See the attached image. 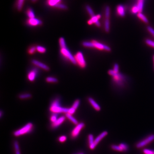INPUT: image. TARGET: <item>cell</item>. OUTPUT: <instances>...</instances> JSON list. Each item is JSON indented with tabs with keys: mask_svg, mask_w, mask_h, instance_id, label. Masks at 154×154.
Masks as SVG:
<instances>
[{
	"mask_svg": "<svg viewBox=\"0 0 154 154\" xmlns=\"http://www.w3.org/2000/svg\"><path fill=\"white\" fill-rule=\"evenodd\" d=\"M32 97V95L30 94H23L19 95V99H30Z\"/></svg>",
	"mask_w": 154,
	"mask_h": 154,
	"instance_id": "28",
	"label": "cell"
},
{
	"mask_svg": "<svg viewBox=\"0 0 154 154\" xmlns=\"http://www.w3.org/2000/svg\"><path fill=\"white\" fill-rule=\"evenodd\" d=\"M143 152L144 154H154V150L144 149L143 150Z\"/></svg>",
	"mask_w": 154,
	"mask_h": 154,
	"instance_id": "38",
	"label": "cell"
},
{
	"mask_svg": "<svg viewBox=\"0 0 154 154\" xmlns=\"http://www.w3.org/2000/svg\"><path fill=\"white\" fill-rule=\"evenodd\" d=\"M107 72L108 75L113 77V82L116 85L119 86L123 85L125 81V77L123 75L119 73H116L113 69L109 70Z\"/></svg>",
	"mask_w": 154,
	"mask_h": 154,
	"instance_id": "4",
	"label": "cell"
},
{
	"mask_svg": "<svg viewBox=\"0 0 154 154\" xmlns=\"http://www.w3.org/2000/svg\"><path fill=\"white\" fill-rule=\"evenodd\" d=\"M131 13L133 14H137L138 13H140L139 9L137 5L134 6L133 7L131 8Z\"/></svg>",
	"mask_w": 154,
	"mask_h": 154,
	"instance_id": "36",
	"label": "cell"
},
{
	"mask_svg": "<svg viewBox=\"0 0 154 154\" xmlns=\"http://www.w3.org/2000/svg\"><path fill=\"white\" fill-rule=\"evenodd\" d=\"M36 51L40 53H45L46 51V49L45 47H43L40 45H38L36 46Z\"/></svg>",
	"mask_w": 154,
	"mask_h": 154,
	"instance_id": "33",
	"label": "cell"
},
{
	"mask_svg": "<svg viewBox=\"0 0 154 154\" xmlns=\"http://www.w3.org/2000/svg\"><path fill=\"white\" fill-rule=\"evenodd\" d=\"M26 15L28 16L29 19H32V18H35V14L33 10L30 8H29L27 9L26 12Z\"/></svg>",
	"mask_w": 154,
	"mask_h": 154,
	"instance_id": "21",
	"label": "cell"
},
{
	"mask_svg": "<svg viewBox=\"0 0 154 154\" xmlns=\"http://www.w3.org/2000/svg\"><path fill=\"white\" fill-rule=\"evenodd\" d=\"M101 17V16L100 14H98L96 16L95 15L94 17H91V19L88 20V24L89 25H92L94 24L97 27H100L101 26V23L99 20Z\"/></svg>",
	"mask_w": 154,
	"mask_h": 154,
	"instance_id": "10",
	"label": "cell"
},
{
	"mask_svg": "<svg viewBox=\"0 0 154 154\" xmlns=\"http://www.w3.org/2000/svg\"><path fill=\"white\" fill-rule=\"evenodd\" d=\"M110 149L113 150L115 151L121 152H123V150H122V149L121 148L120 146L117 145L112 144L110 145Z\"/></svg>",
	"mask_w": 154,
	"mask_h": 154,
	"instance_id": "22",
	"label": "cell"
},
{
	"mask_svg": "<svg viewBox=\"0 0 154 154\" xmlns=\"http://www.w3.org/2000/svg\"><path fill=\"white\" fill-rule=\"evenodd\" d=\"M59 42L60 46V48L65 47V46H66L65 40L64 38L63 37H60L59 38Z\"/></svg>",
	"mask_w": 154,
	"mask_h": 154,
	"instance_id": "34",
	"label": "cell"
},
{
	"mask_svg": "<svg viewBox=\"0 0 154 154\" xmlns=\"http://www.w3.org/2000/svg\"><path fill=\"white\" fill-rule=\"evenodd\" d=\"M46 81L48 83H56L58 82L57 78L53 77H48L46 78Z\"/></svg>",
	"mask_w": 154,
	"mask_h": 154,
	"instance_id": "26",
	"label": "cell"
},
{
	"mask_svg": "<svg viewBox=\"0 0 154 154\" xmlns=\"http://www.w3.org/2000/svg\"><path fill=\"white\" fill-rule=\"evenodd\" d=\"M104 28L106 33H109L110 30V20L109 18H105L104 22Z\"/></svg>",
	"mask_w": 154,
	"mask_h": 154,
	"instance_id": "18",
	"label": "cell"
},
{
	"mask_svg": "<svg viewBox=\"0 0 154 154\" xmlns=\"http://www.w3.org/2000/svg\"><path fill=\"white\" fill-rule=\"evenodd\" d=\"M66 140V136L65 135L61 136L58 138L59 141L60 143H64Z\"/></svg>",
	"mask_w": 154,
	"mask_h": 154,
	"instance_id": "42",
	"label": "cell"
},
{
	"mask_svg": "<svg viewBox=\"0 0 154 154\" xmlns=\"http://www.w3.org/2000/svg\"><path fill=\"white\" fill-rule=\"evenodd\" d=\"M137 16L138 18L140 19V20H141L144 23H145V24H148V19L147 18H146V17L144 15H143L142 13H138V14H137Z\"/></svg>",
	"mask_w": 154,
	"mask_h": 154,
	"instance_id": "19",
	"label": "cell"
},
{
	"mask_svg": "<svg viewBox=\"0 0 154 154\" xmlns=\"http://www.w3.org/2000/svg\"><path fill=\"white\" fill-rule=\"evenodd\" d=\"M79 154H84L83 153H79Z\"/></svg>",
	"mask_w": 154,
	"mask_h": 154,
	"instance_id": "48",
	"label": "cell"
},
{
	"mask_svg": "<svg viewBox=\"0 0 154 154\" xmlns=\"http://www.w3.org/2000/svg\"><path fill=\"white\" fill-rule=\"evenodd\" d=\"M14 145L15 149V154H21L19 148V143L17 141L14 142Z\"/></svg>",
	"mask_w": 154,
	"mask_h": 154,
	"instance_id": "24",
	"label": "cell"
},
{
	"mask_svg": "<svg viewBox=\"0 0 154 154\" xmlns=\"http://www.w3.org/2000/svg\"><path fill=\"white\" fill-rule=\"evenodd\" d=\"M86 10H87V12H88V14L89 15L91 16V17H94L95 16V14L93 10L91 8V6L89 5H87L86 7Z\"/></svg>",
	"mask_w": 154,
	"mask_h": 154,
	"instance_id": "30",
	"label": "cell"
},
{
	"mask_svg": "<svg viewBox=\"0 0 154 154\" xmlns=\"http://www.w3.org/2000/svg\"><path fill=\"white\" fill-rule=\"evenodd\" d=\"M2 110H1V112H0V116H1V118H2Z\"/></svg>",
	"mask_w": 154,
	"mask_h": 154,
	"instance_id": "45",
	"label": "cell"
},
{
	"mask_svg": "<svg viewBox=\"0 0 154 154\" xmlns=\"http://www.w3.org/2000/svg\"><path fill=\"white\" fill-rule=\"evenodd\" d=\"M66 119V116H60L59 118H58L57 120L54 122L51 123V127L53 129H55L57 128L59 126H60L65 121Z\"/></svg>",
	"mask_w": 154,
	"mask_h": 154,
	"instance_id": "13",
	"label": "cell"
},
{
	"mask_svg": "<svg viewBox=\"0 0 154 154\" xmlns=\"http://www.w3.org/2000/svg\"><path fill=\"white\" fill-rule=\"evenodd\" d=\"M38 73V69L37 68L32 69L28 72V79L29 81L33 82L35 81Z\"/></svg>",
	"mask_w": 154,
	"mask_h": 154,
	"instance_id": "12",
	"label": "cell"
},
{
	"mask_svg": "<svg viewBox=\"0 0 154 154\" xmlns=\"http://www.w3.org/2000/svg\"><path fill=\"white\" fill-rule=\"evenodd\" d=\"M108 134V132L105 131H103V132L101 133L100 134H99V135L95 139V140H94V144H93L92 145L89 146V148H90V149L94 150V149L96 148V147L99 144L100 141H101L103 139H104L105 137L107 136Z\"/></svg>",
	"mask_w": 154,
	"mask_h": 154,
	"instance_id": "9",
	"label": "cell"
},
{
	"mask_svg": "<svg viewBox=\"0 0 154 154\" xmlns=\"http://www.w3.org/2000/svg\"><path fill=\"white\" fill-rule=\"evenodd\" d=\"M27 24L29 26L36 27L42 25V22L41 20L34 18L28 19L27 21Z\"/></svg>",
	"mask_w": 154,
	"mask_h": 154,
	"instance_id": "11",
	"label": "cell"
},
{
	"mask_svg": "<svg viewBox=\"0 0 154 154\" xmlns=\"http://www.w3.org/2000/svg\"><path fill=\"white\" fill-rule=\"evenodd\" d=\"M66 117H67L69 120H70L72 122L73 124L75 125H78L79 124L78 120L76 119L75 118H74L72 115H71V114H69L68 113H66L65 114Z\"/></svg>",
	"mask_w": 154,
	"mask_h": 154,
	"instance_id": "20",
	"label": "cell"
},
{
	"mask_svg": "<svg viewBox=\"0 0 154 154\" xmlns=\"http://www.w3.org/2000/svg\"><path fill=\"white\" fill-rule=\"evenodd\" d=\"M153 60L154 67V55L153 56Z\"/></svg>",
	"mask_w": 154,
	"mask_h": 154,
	"instance_id": "47",
	"label": "cell"
},
{
	"mask_svg": "<svg viewBox=\"0 0 154 154\" xmlns=\"http://www.w3.org/2000/svg\"><path fill=\"white\" fill-rule=\"evenodd\" d=\"M58 114H55V113H53L52 115L51 116L50 120L51 122V123H54L57 119Z\"/></svg>",
	"mask_w": 154,
	"mask_h": 154,
	"instance_id": "37",
	"label": "cell"
},
{
	"mask_svg": "<svg viewBox=\"0 0 154 154\" xmlns=\"http://www.w3.org/2000/svg\"><path fill=\"white\" fill-rule=\"evenodd\" d=\"M154 141V134L149 135L148 136L145 138L144 139L136 144V148L137 149L143 148L144 147L148 145L150 143L153 142Z\"/></svg>",
	"mask_w": 154,
	"mask_h": 154,
	"instance_id": "6",
	"label": "cell"
},
{
	"mask_svg": "<svg viewBox=\"0 0 154 154\" xmlns=\"http://www.w3.org/2000/svg\"><path fill=\"white\" fill-rule=\"evenodd\" d=\"M147 30L154 38V29L153 28L151 27V26H148L147 27Z\"/></svg>",
	"mask_w": 154,
	"mask_h": 154,
	"instance_id": "41",
	"label": "cell"
},
{
	"mask_svg": "<svg viewBox=\"0 0 154 154\" xmlns=\"http://www.w3.org/2000/svg\"><path fill=\"white\" fill-rule=\"evenodd\" d=\"M88 101L91 105V106L93 107V108L96 111H100L101 110V107H100V105L94 100L93 98H91V97H89V98H88Z\"/></svg>",
	"mask_w": 154,
	"mask_h": 154,
	"instance_id": "15",
	"label": "cell"
},
{
	"mask_svg": "<svg viewBox=\"0 0 154 154\" xmlns=\"http://www.w3.org/2000/svg\"><path fill=\"white\" fill-rule=\"evenodd\" d=\"M31 2H32L33 3H35L36 2V1H37V0H31Z\"/></svg>",
	"mask_w": 154,
	"mask_h": 154,
	"instance_id": "46",
	"label": "cell"
},
{
	"mask_svg": "<svg viewBox=\"0 0 154 154\" xmlns=\"http://www.w3.org/2000/svg\"><path fill=\"white\" fill-rule=\"evenodd\" d=\"M144 0H137V5L139 9L140 13H142L143 10Z\"/></svg>",
	"mask_w": 154,
	"mask_h": 154,
	"instance_id": "23",
	"label": "cell"
},
{
	"mask_svg": "<svg viewBox=\"0 0 154 154\" xmlns=\"http://www.w3.org/2000/svg\"><path fill=\"white\" fill-rule=\"evenodd\" d=\"M116 13L119 17H124L125 15V10L124 6L119 5L116 7Z\"/></svg>",
	"mask_w": 154,
	"mask_h": 154,
	"instance_id": "16",
	"label": "cell"
},
{
	"mask_svg": "<svg viewBox=\"0 0 154 154\" xmlns=\"http://www.w3.org/2000/svg\"><path fill=\"white\" fill-rule=\"evenodd\" d=\"M60 52L61 54L66 60H69L73 64H77L75 57L72 55L66 46L60 48Z\"/></svg>",
	"mask_w": 154,
	"mask_h": 154,
	"instance_id": "5",
	"label": "cell"
},
{
	"mask_svg": "<svg viewBox=\"0 0 154 154\" xmlns=\"http://www.w3.org/2000/svg\"><path fill=\"white\" fill-rule=\"evenodd\" d=\"M76 109L74 108L73 107H71L70 108H69V111L68 113L69 114H71V115H72L75 112Z\"/></svg>",
	"mask_w": 154,
	"mask_h": 154,
	"instance_id": "44",
	"label": "cell"
},
{
	"mask_svg": "<svg viewBox=\"0 0 154 154\" xmlns=\"http://www.w3.org/2000/svg\"><path fill=\"white\" fill-rule=\"evenodd\" d=\"M113 70L116 73H119V66L117 63H115L113 66Z\"/></svg>",
	"mask_w": 154,
	"mask_h": 154,
	"instance_id": "43",
	"label": "cell"
},
{
	"mask_svg": "<svg viewBox=\"0 0 154 154\" xmlns=\"http://www.w3.org/2000/svg\"><path fill=\"white\" fill-rule=\"evenodd\" d=\"M80 104V101L79 99H77L74 102L72 107H73L76 110L78 108V107L79 106Z\"/></svg>",
	"mask_w": 154,
	"mask_h": 154,
	"instance_id": "40",
	"label": "cell"
},
{
	"mask_svg": "<svg viewBox=\"0 0 154 154\" xmlns=\"http://www.w3.org/2000/svg\"><path fill=\"white\" fill-rule=\"evenodd\" d=\"M119 145L120 146L121 148L122 149L123 152H127L128 149H129V146L126 143H121L119 144Z\"/></svg>",
	"mask_w": 154,
	"mask_h": 154,
	"instance_id": "29",
	"label": "cell"
},
{
	"mask_svg": "<svg viewBox=\"0 0 154 154\" xmlns=\"http://www.w3.org/2000/svg\"><path fill=\"white\" fill-rule=\"evenodd\" d=\"M54 8L57 9H60V10H66L68 9V7L66 5H64L62 3H60L58 4L54 7Z\"/></svg>",
	"mask_w": 154,
	"mask_h": 154,
	"instance_id": "31",
	"label": "cell"
},
{
	"mask_svg": "<svg viewBox=\"0 0 154 154\" xmlns=\"http://www.w3.org/2000/svg\"><path fill=\"white\" fill-rule=\"evenodd\" d=\"M69 108L62 107L60 105V101L59 99H55L51 103L49 110L53 113L58 114L61 113H68Z\"/></svg>",
	"mask_w": 154,
	"mask_h": 154,
	"instance_id": "1",
	"label": "cell"
},
{
	"mask_svg": "<svg viewBox=\"0 0 154 154\" xmlns=\"http://www.w3.org/2000/svg\"><path fill=\"white\" fill-rule=\"evenodd\" d=\"M32 63L36 66L44 70L45 71H49L50 68L49 67L46 65L45 64L42 63L41 62L39 61L36 60H32Z\"/></svg>",
	"mask_w": 154,
	"mask_h": 154,
	"instance_id": "14",
	"label": "cell"
},
{
	"mask_svg": "<svg viewBox=\"0 0 154 154\" xmlns=\"http://www.w3.org/2000/svg\"><path fill=\"white\" fill-rule=\"evenodd\" d=\"M145 43L147 45L154 48V41L151 39H149V38H147L145 41Z\"/></svg>",
	"mask_w": 154,
	"mask_h": 154,
	"instance_id": "35",
	"label": "cell"
},
{
	"mask_svg": "<svg viewBox=\"0 0 154 154\" xmlns=\"http://www.w3.org/2000/svg\"><path fill=\"white\" fill-rule=\"evenodd\" d=\"M85 125L84 122H80L77 125L75 128L72 130L71 133V137L72 139H75L78 137L82 129L84 128Z\"/></svg>",
	"mask_w": 154,
	"mask_h": 154,
	"instance_id": "8",
	"label": "cell"
},
{
	"mask_svg": "<svg viewBox=\"0 0 154 154\" xmlns=\"http://www.w3.org/2000/svg\"><path fill=\"white\" fill-rule=\"evenodd\" d=\"M110 8L109 6H106L105 9V18H110Z\"/></svg>",
	"mask_w": 154,
	"mask_h": 154,
	"instance_id": "32",
	"label": "cell"
},
{
	"mask_svg": "<svg viewBox=\"0 0 154 154\" xmlns=\"http://www.w3.org/2000/svg\"><path fill=\"white\" fill-rule=\"evenodd\" d=\"M74 57L77 64L79 65L81 68H85L87 66V63L83 53L79 51L76 54Z\"/></svg>",
	"mask_w": 154,
	"mask_h": 154,
	"instance_id": "7",
	"label": "cell"
},
{
	"mask_svg": "<svg viewBox=\"0 0 154 154\" xmlns=\"http://www.w3.org/2000/svg\"><path fill=\"white\" fill-rule=\"evenodd\" d=\"M25 0H17V7L18 11H22Z\"/></svg>",
	"mask_w": 154,
	"mask_h": 154,
	"instance_id": "25",
	"label": "cell"
},
{
	"mask_svg": "<svg viewBox=\"0 0 154 154\" xmlns=\"http://www.w3.org/2000/svg\"><path fill=\"white\" fill-rule=\"evenodd\" d=\"M61 0H47L46 4L49 7L54 8L57 5L61 3Z\"/></svg>",
	"mask_w": 154,
	"mask_h": 154,
	"instance_id": "17",
	"label": "cell"
},
{
	"mask_svg": "<svg viewBox=\"0 0 154 154\" xmlns=\"http://www.w3.org/2000/svg\"><path fill=\"white\" fill-rule=\"evenodd\" d=\"M94 136L93 134H89L88 136V143H89V146H90L93 144L94 143Z\"/></svg>",
	"mask_w": 154,
	"mask_h": 154,
	"instance_id": "27",
	"label": "cell"
},
{
	"mask_svg": "<svg viewBox=\"0 0 154 154\" xmlns=\"http://www.w3.org/2000/svg\"><path fill=\"white\" fill-rule=\"evenodd\" d=\"M33 125L31 122H28L25 126L20 129L17 130L14 132V135L16 137L23 135L27 134L29 133L33 129Z\"/></svg>",
	"mask_w": 154,
	"mask_h": 154,
	"instance_id": "3",
	"label": "cell"
},
{
	"mask_svg": "<svg viewBox=\"0 0 154 154\" xmlns=\"http://www.w3.org/2000/svg\"><path fill=\"white\" fill-rule=\"evenodd\" d=\"M88 48H96L100 51H104L107 52H110L111 48L104 44L99 42L96 40H93L92 41H89L88 44Z\"/></svg>",
	"mask_w": 154,
	"mask_h": 154,
	"instance_id": "2",
	"label": "cell"
},
{
	"mask_svg": "<svg viewBox=\"0 0 154 154\" xmlns=\"http://www.w3.org/2000/svg\"><path fill=\"white\" fill-rule=\"evenodd\" d=\"M36 51V47L35 46H31V47L29 48V49L28 50V53L29 54H33Z\"/></svg>",
	"mask_w": 154,
	"mask_h": 154,
	"instance_id": "39",
	"label": "cell"
}]
</instances>
